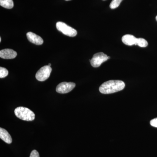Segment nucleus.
I'll use <instances>...</instances> for the list:
<instances>
[{
  "instance_id": "nucleus-1",
  "label": "nucleus",
  "mask_w": 157,
  "mask_h": 157,
  "mask_svg": "<svg viewBox=\"0 0 157 157\" xmlns=\"http://www.w3.org/2000/svg\"><path fill=\"white\" fill-rule=\"evenodd\" d=\"M125 84L119 80H111L106 82L99 88L100 92L103 94H110L117 92L124 88Z\"/></svg>"
},
{
  "instance_id": "nucleus-2",
  "label": "nucleus",
  "mask_w": 157,
  "mask_h": 157,
  "mask_svg": "<svg viewBox=\"0 0 157 157\" xmlns=\"http://www.w3.org/2000/svg\"><path fill=\"white\" fill-rule=\"evenodd\" d=\"M15 115L18 118L25 121L34 120L35 114L33 111L26 107H19L14 110Z\"/></svg>"
},
{
  "instance_id": "nucleus-3",
  "label": "nucleus",
  "mask_w": 157,
  "mask_h": 157,
  "mask_svg": "<svg viewBox=\"0 0 157 157\" xmlns=\"http://www.w3.org/2000/svg\"><path fill=\"white\" fill-rule=\"evenodd\" d=\"M56 28L60 32H62L64 35L70 37L76 36L77 34L76 29L67 25L65 23L59 21L56 24Z\"/></svg>"
},
{
  "instance_id": "nucleus-4",
  "label": "nucleus",
  "mask_w": 157,
  "mask_h": 157,
  "mask_svg": "<svg viewBox=\"0 0 157 157\" xmlns=\"http://www.w3.org/2000/svg\"><path fill=\"white\" fill-rule=\"evenodd\" d=\"M110 58L107 55L103 52H98L94 55L92 58L90 60L91 66L95 68L98 67L101 64Z\"/></svg>"
},
{
  "instance_id": "nucleus-5",
  "label": "nucleus",
  "mask_w": 157,
  "mask_h": 157,
  "mask_svg": "<svg viewBox=\"0 0 157 157\" xmlns=\"http://www.w3.org/2000/svg\"><path fill=\"white\" fill-rule=\"evenodd\" d=\"M52 72L50 66H45L40 68L36 74V77L39 81H44L48 79Z\"/></svg>"
},
{
  "instance_id": "nucleus-6",
  "label": "nucleus",
  "mask_w": 157,
  "mask_h": 157,
  "mask_svg": "<svg viewBox=\"0 0 157 157\" xmlns=\"http://www.w3.org/2000/svg\"><path fill=\"white\" fill-rule=\"evenodd\" d=\"M76 86V84L73 82H63L57 86L56 91L59 94H67L72 91Z\"/></svg>"
},
{
  "instance_id": "nucleus-7",
  "label": "nucleus",
  "mask_w": 157,
  "mask_h": 157,
  "mask_svg": "<svg viewBox=\"0 0 157 157\" xmlns=\"http://www.w3.org/2000/svg\"><path fill=\"white\" fill-rule=\"evenodd\" d=\"M17 53L13 49L6 48L0 51V57L4 59H13L17 56Z\"/></svg>"
},
{
  "instance_id": "nucleus-8",
  "label": "nucleus",
  "mask_w": 157,
  "mask_h": 157,
  "mask_svg": "<svg viewBox=\"0 0 157 157\" xmlns=\"http://www.w3.org/2000/svg\"><path fill=\"white\" fill-rule=\"evenodd\" d=\"M26 36L30 42L36 45H41L43 44V39L41 37L36 34L32 32H29L27 33Z\"/></svg>"
},
{
  "instance_id": "nucleus-9",
  "label": "nucleus",
  "mask_w": 157,
  "mask_h": 157,
  "mask_svg": "<svg viewBox=\"0 0 157 157\" xmlns=\"http://www.w3.org/2000/svg\"><path fill=\"white\" fill-rule=\"evenodd\" d=\"M137 38L132 35H124L122 38V41L124 44L129 46L133 45H137Z\"/></svg>"
},
{
  "instance_id": "nucleus-10",
  "label": "nucleus",
  "mask_w": 157,
  "mask_h": 157,
  "mask_svg": "<svg viewBox=\"0 0 157 157\" xmlns=\"http://www.w3.org/2000/svg\"><path fill=\"white\" fill-rule=\"evenodd\" d=\"M0 138L6 143L9 144L11 143L12 141V138L9 132L6 129L2 128H0Z\"/></svg>"
},
{
  "instance_id": "nucleus-11",
  "label": "nucleus",
  "mask_w": 157,
  "mask_h": 157,
  "mask_svg": "<svg viewBox=\"0 0 157 157\" xmlns=\"http://www.w3.org/2000/svg\"><path fill=\"white\" fill-rule=\"evenodd\" d=\"M0 6L7 9H11L14 7L12 0H0Z\"/></svg>"
},
{
  "instance_id": "nucleus-12",
  "label": "nucleus",
  "mask_w": 157,
  "mask_h": 157,
  "mask_svg": "<svg viewBox=\"0 0 157 157\" xmlns=\"http://www.w3.org/2000/svg\"><path fill=\"white\" fill-rule=\"evenodd\" d=\"M137 45L140 47H146L148 45V43L145 39L138 38L137 39Z\"/></svg>"
},
{
  "instance_id": "nucleus-13",
  "label": "nucleus",
  "mask_w": 157,
  "mask_h": 157,
  "mask_svg": "<svg viewBox=\"0 0 157 157\" xmlns=\"http://www.w3.org/2000/svg\"><path fill=\"white\" fill-rule=\"evenodd\" d=\"M123 0H113L109 5L111 9H115L120 6Z\"/></svg>"
},
{
  "instance_id": "nucleus-14",
  "label": "nucleus",
  "mask_w": 157,
  "mask_h": 157,
  "mask_svg": "<svg viewBox=\"0 0 157 157\" xmlns=\"http://www.w3.org/2000/svg\"><path fill=\"white\" fill-rule=\"evenodd\" d=\"M9 74V71L6 68L0 67V78H3L6 77Z\"/></svg>"
},
{
  "instance_id": "nucleus-15",
  "label": "nucleus",
  "mask_w": 157,
  "mask_h": 157,
  "mask_svg": "<svg viewBox=\"0 0 157 157\" xmlns=\"http://www.w3.org/2000/svg\"><path fill=\"white\" fill-rule=\"evenodd\" d=\"M30 157H39V152L36 150H34L31 153Z\"/></svg>"
},
{
  "instance_id": "nucleus-16",
  "label": "nucleus",
  "mask_w": 157,
  "mask_h": 157,
  "mask_svg": "<svg viewBox=\"0 0 157 157\" xmlns=\"http://www.w3.org/2000/svg\"><path fill=\"white\" fill-rule=\"evenodd\" d=\"M150 124L152 126L157 128V118H155L151 121Z\"/></svg>"
},
{
  "instance_id": "nucleus-17",
  "label": "nucleus",
  "mask_w": 157,
  "mask_h": 157,
  "mask_svg": "<svg viewBox=\"0 0 157 157\" xmlns=\"http://www.w3.org/2000/svg\"><path fill=\"white\" fill-rule=\"evenodd\" d=\"M2 41V38H1V37H0V42Z\"/></svg>"
},
{
  "instance_id": "nucleus-18",
  "label": "nucleus",
  "mask_w": 157,
  "mask_h": 157,
  "mask_svg": "<svg viewBox=\"0 0 157 157\" xmlns=\"http://www.w3.org/2000/svg\"><path fill=\"white\" fill-rule=\"evenodd\" d=\"M48 66H50H50H51V63L48 64Z\"/></svg>"
},
{
  "instance_id": "nucleus-19",
  "label": "nucleus",
  "mask_w": 157,
  "mask_h": 157,
  "mask_svg": "<svg viewBox=\"0 0 157 157\" xmlns=\"http://www.w3.org/2000/svg\"><path fill=\"white\" fill-rule=\"evenodd\" d=\"M156 20L157 21V16L156 17Z\"/></svg>"
},
{
  "instance_id": "nucleus-20",
  "label": "nucleus",
  "mask_w": 157,
  "mask_h": 157,
  "mask_svg": "<svg viewBox=\"0 0 157 157\" xmlns=\"http://www.w3.org/2000/svg\"><path fill=\"white\" fill-rule=\"evenodd\" d=\"M66 1H70V0H66Z\"/></svg>"
}]
</instances>
